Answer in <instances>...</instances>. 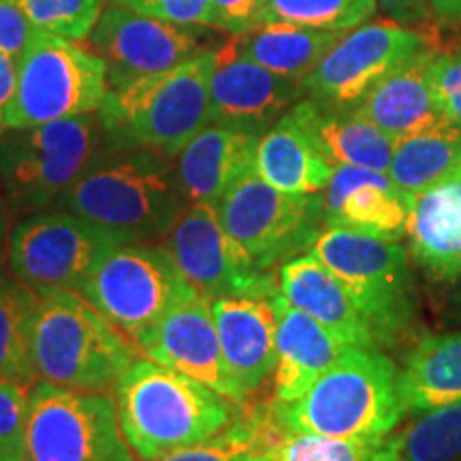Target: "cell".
I'll list each match as a JSON object with an SVG mask.
<instances>
[{
  "label": "cell",
  "instance_id": "obj_1",
  "mask_svg": "<svg viewBox=\"0 0 461 461\" xmlns=\"http://www.w3.org/2000/svg\"><path fill=\"white\" fill-rule=\"evenodd\" d=\"M244 403L149 357H137L115 384L120 429L143 461L216 436Z\"/></svg>",
  "mask_w": 461,
  "mask_h": 461
},
{
  "label": "cell",
  "instance_id": "obj_2",
  "mask_svg": "<svg viewBox=\"0 0 461 461\" xmlns=\"http://www.w3.org/2000/svg\"><path fill=\"white\" fill-rule=\"evenodd\" d=\"M165 158L152 149L101 154L58 201V210L118 230L132 241L163 240L188 201Z\"/></svg>",
  "mask_w": 461,
  "mask_h": 461
},
{
  "label": "cell",
  "instance_id": "obj_3",
  "mask_svg": "<svg viewBox=\"0 0 461 461\" xmlns=\"http://www.w3.org/2000/svg\"><path fill=\"white\" fill-rule=\"evenodd\" d=\"M216 50L171 71L112 88L99 109L109 149H152L176 157L212 124L210 82Z\"/></svg>",
  "mask_w": 461,
  "mask_h": 461
},
{
  "label": "cell",
  "instance_id": "obj_4",
  "mask_svg": "<svg viewBox=\"0 0 461 461\" xmlns=\"http://www.w3.org/2000/svg\"><path fill=\"white\" fill-rule=\"evenodd\" d=\"M276 412L295 434L387 438L408 408L400 367L380 350L350 346L297 402L276 403Z\"/></svg>",
  "mask_w": 461,
  "mask_h": 461
},
{
  "label": "cell",
  "instance_id": "obj_5",
  "mask_svg": "<svg viewBox=\"0 0 461 461\" xmlns=\"http://www.w3.org/2000/svg\"><path fill=\"white\" fill-rule=\"evenodd\" d=\"M137 357L140 346L77 291H50L39 299L32 359L45 383L107 393Z\"/></svg>",
  "mask_w": 461,
  "mask_h": 461
},
{
  "label": "cell",
  "instance_id": "obj_6",
  "mask_svg": "<svg viewBox=\"0 0 461 461\" xmlns=\"http://www.w3.org/2000/svg\"><path fill=\"white\" fill-rule=\"evenodd\" d=\"M105 131L92 113L5 131L0 135V188L14 214L60 201L103 154Z\"/></svg>",
  "mask_w": 461,
  "mask_h": 461
},
{
  "label": "cell",
  "instance_id": "obj_7",
  "mask_svg": "<svg viewBox=\"0 0 461 461\" xmlns=\"http://www.w3.org/2000/svg\"><path fill=\"white\" fill-rule=\"evenodd\" d=\"M310 252L321 258L359 303L378 346L395 342L417 314L406 248L361 230L325 227Z\"/></svg>",
  "mask_w": 461,
  "mask_h": 461
},
{
  "label": "cell",
  "instance_id": "obj_8",
  "mask_svg": "<svg viewBox=\"0 0 461 461\" xmlns=\"http://www.w3.org/2000/svg\"><path fill=\"white\" fill-rule=\"evenodd\" d=\"M109 95L105 60L79 41L45 37L20 58L5 131L31 129L99 112Z\"/></svg>",
  "mask_w": 461,
  "mask_h": 461
},
{
  "label": "cell",
  "instance_id": "obj_9",
  "mask_svg": "<svg viewBox=\"0 0 461 461\" xmlns=\"http://www.w3.org/2000/svg\"><path fill=\"white\" fill-rule=\"evenodd\" d=\"M131 238L71 212H39L20 221L9 235V267L39 295L82 291L90 274Z\"/></svg>",
  "mask_w": 461,
  "mask_h": 461
},
{
  "label": "cell",
  "instance_id": "obj_10",
  "mask_svg": "<svg viewBox=\"0 0 461 461\" xmlns=\"http://www.w3.org/2000/svg\"><path fill=\"white\" fill-rule=\"evenodd\" d=\"M79 293L132 339L157 325L173 305L201 295L165 246L140 241L109 252Z\"/></svg>",
  "mask_w": 461,
  "mask_h": 461
},
{
  "label": "cell",
  "instance_id": "obj_11",
  "mask_svg": "<svg viewBox=\"0 0 461 461\" xmlns=\"http://www.w3.org/2000/svg\"><path fill=\"white\" fill-rule=\"evenodd\" d=\"M26 461H132V455L105 393L41 380L28 395Z\"/></svg>",
  "mask_w": 461,
  "mask_h": 461
},
{
  "label": "cell",
  "instance_id": "obj_12",
  "mask_svg": "<svg viewBox=\"0 0 461 461\" xmlns=\"http://www.w3.org/2000/svg\"><path fill=\"white\" fill-rule=\"evenodd\" d=\"M216 210L227 233L263 272L303 255L325 224L321 194H286L257 171L241 177Z\"/></svg>",
  "mask_w": 461,
  "mask_h": 461
},
{
  "label": "cell",
  "instance_id": "obj_13",
  "mask_svg": "<svg viewBox=\"0 0 461 461\" xmlns=\"http://www.w3.org/2000/svg\"><path fill=\"white\" fill-rule=\"evenodd\" d=\"M431 48H438L436 34L412 31L391 20L357 26L342 34L303 79V92L321 105L355 109L389 73Z\"/></svg>",
  "mask_w": 461,
  "mask_h": 461
},
{
  "label": "cell",
  "instance_id": "obj_14",
  "mask_svg": "<svg viewBox=\"0 0 461 461\" xmlns=\"http://www.w3.org/2000/svg\"><path fill=\"white\" fill-rule=\"evenodd\" d=\"M167 252L203 297H274L278 276L255 261L222 227L216 205L193 203L163 238Z\"/></svg>",
  "mask_w": 461,
  "mask_h": 461
},
{
  "label": "cell",
  "instance_id": "obj_15",
  "mask_svg": "<svg viewBox=\"0 0 461 461\" xmlns=\"http://www.w3.org/2000/svg\"><path fill=\"white\" fill-rule=\"evenodd\" d=\"M90 34L96 54L105 60L112 88L171 71L203 54L197 34L188 26L135 14L120 5L103 11Z\"/></svg>",
  "mask_w": 461,
  "mask_h": 461
},
{
  "label": "cell",
  "instance_id": "obj_16",
  "mask_svg": "<svg viewBox=\"0 0 461 461\" xmlns=\"http://www.w3.org/2000/svg\"><path fill=\"white\" fill-rule=\"evenodd\" d=\"M135 344L149 359L186 374L230 400L246 402L224 361L210 297L194 295L173 305Z\"/></svg>",
  "mask_w": 461,
  "mask_h": 461
},
{
  "label": "cell",
  "instance_id": "obj_17",
  "mask_svg": "<svg viewBox=\"0 0 461 461\" xmlns=\"http://www.w3.org/2000/svg\"><path fill=\"white\" fill-rule=\"evenodd\" d=\"M303 84L280 77L238 54L235 37L216 50L210 82L212 122L265 135L302 101Z\"/></svg>",
  "mask_w": 461,
  "mask_h": 461
},
{
  "label": "cell",
  "instance_id": "obj_18",
  "mask_svg": "<svg viewBox=\"0 0 461 461\" xmlns=\"http://www.w3.org/2000/svg\"><path fill=\"white\" fill-rule=\"evenodd\" d=\"M411 199L389 173L348 165H338L321 193L325 227L361 230L387 241L408 235Z\"/></svg>",
  "mask_w": 461,
  "mask_h": 461
},
{
  "label": "cell",
  "instance_id": "obj_19",
  "mask_svg": "<svg viewBox=\"0 0 461 461\" xmlns=\"http://www.w3.org/2000/svg\"><path fill=\"white\" fill-rule=\"evenodd\" d=\"M212 314L230 378L248 397L276 372L274 297H218Z\"/></svg>",
  "mask_w": 461,
  "mask_h": 461
},
{
  "label": "cell",
  "instance_id": "obj_20",
  "mask_svg": "<svg viewBox=\"0 0 461 461\" xmlns=\"http://www.w3.org/2000/svg\"><path fill=\"white\" fill-rule=\"evenodd\" d=\"M282 297L357 348L380 350L370 322L342 280L312 252L293 257L278 267Z\"/></svg>",
  "mask_w": 461,
  "mask_h": 461
},
{
  "label": "cell",
  "instance_id": "obj_21",
  "mask_svg": "<svg viewBox=\"0 0 461 461\" xmlns=\"http://www.w3.org/2000/svg\"><path fill=\"white\" fill-rule=\"evenodd\" d=\"M276 310V348L278 361L274 372V402L293 403L302 397L346 350L336 333L314 321L291 302L274 295Z\"/></svg>",
  "mask_w": 461,
  "mask_h": 461
},
{
  "label": "cell",
  "instance_id": "obj_22",
  "mask_svg": "<svg viewBox=\"0 0 461 461\" xmlns=\"http://www.w3.org/2000/svg\"><path fill=\"white\" fill-rule=\"evenodd\" d=\"M261 135L222 124L205 126L177 160V180L190 203L218 205L248 173L257 171Z\"/></svg>",
  "mask_w": 461,
  "mask_h": 461
},
{
  "label": "cell",
  "instance_id": "obj_23",
  "mask_svg": "<svg viewBox=\"0 0 461 461\" xmlns=\"http://www.w3.org/2000/svg\"><path fill=\"white\" fill-rule=\"evenodd\" d=\"M297 103L258 141L257 173L282 193L308 197L327 188L336 165L327 158Z\"/></svg>",
  "mask_w": 461,
  "mask_h": 461
},
{
  "label": "cell",
  "instance_id": "obj_24",
  "mask_svg": "<svg viewBox=\"0 0 461 461\" xmlns=\"http://www.w3.org/2000/svg\"><path fill=\"white\" fill-rule=\"evenodd\" d=\"M438 48L420 51L374 86L355 112L387 132L391 140L412 135L445 118L429 84V62Z\"/></svg>",
  "mask_w": 461,
  "mask_h": 461
},
{
  "label": "cell",
  "instance_id": "obj_25",
  "mask_svg": "<svg viewBox=\"0 0 461 461\" xmlns=\"http://www.w3.org/2000/svg\"><path fill=\"white\" fill-rule=\"evenodd\" d=\"M408 240L414 261L436 280H457L461 272V177L414 194Z\"/></svg>",
  "mask_w": 461,
  "mask_h": 461
},
{
  "label": "cell",
  "instance_id": "obj_26",
  "mask_svg": "<svg viewBox=\"0 0 461 461\" xmlns=\"http://www.w3.org/2000/svg\"><path fill=\"white\" fill-rule=\"evenodd\" d=\"M387 173L411 197L461 177V124L440 118L428 129L395 140Z\"/></svg>",
  "mask_w": 461,
  "mask_h": 461
},
{
  "label": "cell",
  "instance_id": "obj_27",
  "mask_svg": "<svg viewBox=\"0 0 461 461\" xmlns=\"http://www.w3.org/2000/svg\"><path fill=\"white\" fill-rule=\"evenodd\" d=\"M297 107L333 165L389 171L395 141L355 109L327 107L314 99L299 101Z\"/></svg>",
  "mask_w": 461,
  "mask_h": 461
},
{
  "label": "cell",
  "instance_id": "obj_28",
  "mask_svg": "<svg viewBox=\"0 0 461 461\" xmlns=\"http://www.w3.org/2000/svg\"><path fill=\"white\" fill-rule=\"evenodd\" d=\"M342 34L338 31L272 22L235 37V48L240 56L269 68L280 77L303 82Z\"/></svg>",
  "mask_w": 461,
  "mask_h": 461
},
{
  "label": "cell",
  "instance_id": "obj_29",
  "mask_svg": "<svg viewBox=\"0 0 461 461\" xmlns=\"http://www.w3.org/2000/svg\"><path fill=\"white\" fill-rule=\"evenodd\" d=\"M400 389L408 412L461 402V331L420 339L400 370Z\"/></svg>",
  "mask_w": 461,
  "mask_h": 461
},
{
  "label": "cell",
  "instance_id": "obj_30",
  "mask_svg": "<svg viewBox=\"0 0 461 461\" xmlns=\"http://www.w3.org/2000/svg\"><path fill=\"white\" fill-rule=\"evenodd\" d=\"M286 431L274 402L244 403L216 436L149 461H267Z\"/></svg>",
  "mask_w": 461,
  "mask_h": 461
},
{
  "label": "cell",
  "instance_id": "obj_31",
  "mask_svg": "<svg viewBox=\"0 0 461 461\" xmlns=\"http://www.w3.org/2000/svg\"><path fill=\"white\" fill-rule=\"evenodd\" d=\"M37 291L0 274V376L31 384L37 376L32 359V327L39 305Z\"/></svg>",
  "mask_w": 461,
  "mask_h": 461
},
{
  "label": "cell",
  "instance_id": "obj_32",
  "mask_svg": "<svg viewBox=\"0 0 461 461\" xmlns=\"http://www.w3.org/2000/svg\"><path fill=\"white\" fill-rule=\"evenodd\" d=\"M267 461H402L400 436L333 438L286 431Z\"/></svg>",
  "mask_w": 461,
  "mask_h": 461
},
{
  "label": "cell",
  "instance_id": "obj_33",
  "mask_svg": "<svg viewBox=\"0 0 461 461\" xmlns=\"http://www.w3.org/2000/svg\"><path fill=\"white\" fill-rule=\"evenodd\" d=\"M402 461H461V402L423 411L400 434Z\"/></svg>",
  "mask_w": 461,
  "mask_h": 461
},
{
  "label": "cell",
  "instance_id": "obj_34",
  "mask_svg": "<svg viewBox=\"0 0 461 461\" xmlns=\"http://www.w3.org/2000/svg\"><path fill=\"white\" fill-rule=\"evenodd\" d=\"M376 9V0H265L263 24L285 22L344 32L361 26Z\"/></svg>",
  "mask_w": 461,
  "mask_h": 461
},
{
  "label": "cell",
  "instance_id": "obj_35",
  "mask_svg": "<svg viewBox=\"0 0 461 461\" xmlns=\"http://www.w3.org/2000/svg\"><path fill=\"white\" fill-rule=\"evenodd\" d=\"M28 20L48 37L82 41L99 22L103 0H15Z\"/></svg>",
  "mask_w": 461,
  "mask_h": 461
},
{
  "label": "cell",
  "instance_id": "obj_36",
  "mask_svg": "<svg viewBox=\"0 0 461 461\" xmlns=\"http://www.w3.org/2000/svg\"><path fill=\"white\" fill-rule=\"evenodd\" d=\"M28 384L0 376V461H26Z\"/></svg>",
  "mask_w": 461,
  "mask_h": 461
},
{
  "label": "cell",
  "instance_id": "obj_37",
  "mask_svg": "<svg viewBox=\"0 0 461 461\" xmlns=\"http://www.w3.org/2000/svg\"><path fill=\"white\" fill-rule=\"evenodd\" d=\"M429 84L442 115L461 124V51H436L429 62Z\"/></svg>",
  "mask_w": 461,
  "mask_h": 461
},
{
  "label": "cell",
  "instance_id": "obj_38",
  "mask_svg": "<svg viewBox=\"0 0 461 461\" xmlns=\"http://www.w3.org/2000/svg\"><path fill=\"white\" fill-rule=\"evenodd\" d=\"M135 14L157 17L177 26H207L210 0H113Z\"/></svg>",
  "mask_w": 461,
  "mask_h": 461
},
{
  "label": "cell",
  "instance_id": "obj_39",
  "mask_svg": "<svg viewBox=\"0 0 461 461\" xmlns=\"http://www.w3.org/2000/svg\"><path fill=\"white\" fill-rule=\"evenodd\" d=\"M48 34H43L28 20L15 0H0V51L20 60Z\"/></svg>",
  "mask_w": 461,
  "mask_h": 461
},
{
  "label": "cell",
  "instance_id": "obj_40",
  "mask_svg": "<svg viewBox=\"0 0 461 461\" xmlns=\"http://www.w3.org/2000/svg\"><path fill=\"white\" fill-rule=\"evenodd\" d=\"M265 0H210L207 26L241 37L263 26Z\"/></svg>",
  "mask_w": 461,
  "mask_h": 461
},
{
  "label": "cell",
  "instance_id": "obj_41",
  "mask_svg": "<svg viewBox=\"0 0 461 461\" xmlns=\"http://www.w3.org/2000/svg\"><path fill=\"white\" fill-rule=\"evenodd\" d=\"M376 5L395 24L425 34H436L431 0H376Z\"/></svg>",
  "mask_w": 461,
  "mask_h": 461
},
{
  "label": "cell",
  "instance_id": "obj_42",
  "mask_svg": "<svg viewBox=\"0 0 461 461\" xmlns=\"http://www.w3.org/2000/svg\"><path fill=\"white\" fill-rule=\"evenodd\" d=\"M17 75H20V60L0 51V135L5 132V118L9 105L15 99Z\"/></svg>",
  "mask_w": 461,
  "mask_h": 461
},
{
  "label": "cell",
  "instance_id": "obj_43",
  "mask_svg": "<svg viewBox=\"0 0 461 461\" xmlns=\"http://www.w3.org/2000/svg\"><path fill=\"white\" fill-rule=\"evenodd\" d=\"M431 7L440 26H461V0H431Z\"/></svg>",
  "mask_w": 461,
  "mask_h": 461
},
{
  "label": "cell",
  "instance_id": "obj_44",
  "mask_svg": "<svg viewBox=\"0 0 461 461\" xmlns=\"http://www.w3.org/2000/svg\"><path fill=\"white\" fill-rule=\"evenodd\" d=\"M9 221L0 212V272H3L5 261H9Z\"/></svg>",
  "mask_w": 461,
  "mask_h": 461
},
{
  "label": "cell",
  "instance_id": "obj_45",
  "mask_svg": "<svg viewBox=\"0 0 461 461\" xmlns=\"http://www.w3.org/2000/svg\"><path fill=\"white\" fill-rule=\"evenodd\" d=\"M3 205H5V199H3V188H0V210H3Z\"/></svg>",
  "mask_w": 461,
  "mask_h": 461
},
{
  "label": "cell",
  "instance_id": "obj_46",
  "mask_svg": "<svg viewBox=\"0 0 461 461\" xmlns=\"http://www.w3.org/2000/svg\"><path fill=\"white\" fill-rule=\"evenodd\" d=\"M455 282H459V285H461V272H459V276H457V280H455Z\"/></svg>",
  "mask_w": 461,
  "mask_h": 461
}]
</instances>
